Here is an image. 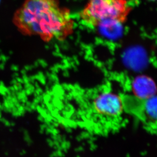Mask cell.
I'll list each match as a JSON object with an SVG mask.
<instances>
[{
	"label": "cell",
	"mask_w": 157,
	"mask_h": 157,
	"mask_svg": "<svg viewBox=\"0 0 157 157\" xmlns=\"http://www.w3.org/2000/svg\"><path fill=\"white\" fill-rule=\"evenodd\" d=\"M131 10L127 0H90L80 17L93 28L124 23Z\"/></svg>",
	"instance_id": "obj_2"
},
{
	"label": "cell",
	"mask_w": 157,
	"mask_h": 157,
	"mask_svg": "<svg viewBox=\"0 0 157 157\" xmlns=\"http://www.w3.org/2000/svg\"><path fill=\"white\" fill-rule=\"evenodd\" d=\"M150 1H156V0H150Z\"/></svg>",
	"instance_id": "obj_6"
},
{
	"label": "cell",
	"mask_w": 157,
	"mask_h": 157,
	"mask_svg": "<svg viewBox=\"0 0 157 157\" xmlns=\"http://www.w3.org/2000/svg\"><path fill=\"white\" fill-rule=\"evenodd\" d=\"M126 107L124 97L112 89L99 90L94 94L90 101V111L101 120H117L122 117Z\"/></svg>",
	"instance_id": "obj_3"
},
{
	"label": "cell",
	"mask_w": 157,
	"mask_h": 157,
	"mask_svg": "<svg viewBox=\"0 0 157 157\" xmlns=\"http://www.w3.org/2000/svg\"><path fill=\"white\" fill-rule=\"evenodd\" d=\"M12 21L22 34L38 36L46 42L64 41L74 30L70 10L58 0H25Z\"/></svg>",
	"instance_id": "obj_1"
},
{
	"label": "cell",
	"mask_w": 157,
	"mask_h": 157,
	"mask_svg": "<svg viewBox=\"0 0 157 157\" xmlns=\"http://www.w3.org/2000/svg\"><path fill=\"white\" fill-rule=\"evenodd\" d=\"M129 89L133 97L140 102L156 96L155 82L151 77L145 75L134 77L129 85Z\"/></svg>",
	"instance_id": "obj_4"
},
{
	"label": "cell",
	"mask_w": 157,
	"mask_h": 157,
	"mask_svg": "<svg viewBox=\"0 0 157 157\" xmlns=\"http://www.w3.org/2000/svg\"><path fill=\"white\" fill-rule=\"evenodd\" d=\"M140 111L141 117L145 122L153 124L157 118V97L156 96L141 102Z\"/></svg>",
	"instance_id": "obj_5"
}]
</instances>
